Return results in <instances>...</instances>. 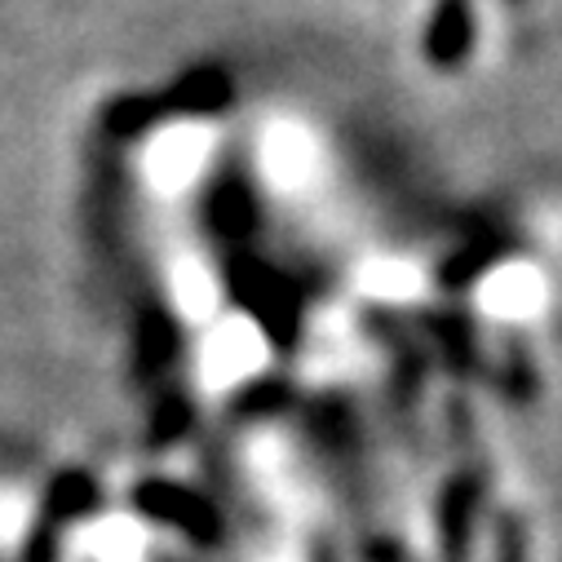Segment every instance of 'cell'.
I'll list each match as a JSON object with an SVG mask.
<instances>
[{
	"instance_id": "obj_1",
	"label": "cell",
	"mask_w": 562,
	"mask_h": 562,
	"mask_svg": "<svg viewBox=\"0 0 562 562\" xmlns=\"http://www.w3.org/2000/svg\"><path fill=\"white\" fill-rule=\"evenodd\" d=\"M133 505H137V514H147V518H156V522H165V527H178V531H187V536L200 540V544H213V540L222 536L217 509H213L204 496H195V492H187V487H178V483H169V479L137 483V487H133Z\"/></svg>"
},
{
	"instance_id": "obj_2",
	"label": "cell",
	"mask_w": 562,
	"mask_h": 562,
	"mask_svg": "<svg viewBox=\"0 0 562 562\" xmlns=\"http://www.w3.org/2000/svg\"><path fill=\"white\" fill-rule=\"evenodd\" d=\"M479 505H483V479L474 470H461L457 479H448V487L439 496V544H443V562H465L470 558Z\"/></svg>"
},
{
	"instance_id": "obj_3",
	"label": "cell",
	"mask_w": 562,
	"mask_h": 562,
	"mask_svg": "<svg viewBox=\"0 0 562 562\" xmlns=\"http://www.w3.org/2000/svg\"><path fill=\"white\" fill-rule=\"evenodd\" d=\"M474 54V0H439L426 27V63L439 71L465 67Z\"/></svg>"
},
{
	"instance_id": "obj_4",
	"label": "cell",
	"mask_w": 562,
	"mask_h": 562,
	"mask_svg": "<svg viewBox=\"0 0 562 562\" xmlns=\"http://www.w3.org/2000/svg\"><path fill=\"white\" fill-rule=\"evenodd\" d=\"M231 98H235L231 76L217 67H204V71L182 76V85L169 93V106L173 115H209V111H222Z\"/></svg>"
},
{
	"instance_id": "obj_5",
	"label": "cell",
	"mask_w": 562,
	"mask_h": 562,
	"mask_svg": "<svg viewBox=\"0 0 562 562\" xmlns=\"http://www.w3.org/2000/svg\"><path fill=\"white\" fill-rule=\"evenodd\" d=\"M93 505H98V483H93L89 474L71 470V474H58V479L49 483V496H45V514H41V518H49L54 527H63V522H71V518L93 514Z\"/></svg>"
},
{
	"instance_id": "obj_6",
	"label": "cell",
	"mask_w": 562,
	"mask_h": 562,
	"mask_svg": "<svg viewBox=\"0 0 562 562\" xmlns=\"http://www.w3.org/2000/svg\"><path fill=\"white\" fill-rule=\"evenodd\" d=\"M165 115H173V106H169V93H128V98H115L111 106H106V133H115V137H137L143 128H151L156 120H165Z\"/></svg>"
},
{
	"instance_id": "obj_7",
	"label": "cell",
	"mask_w": 562,
	"mask_h": 562,
	"mask_svg": "<svg viewBox=\"0 0 562 562\" xmlns=\"http://www.w3.org/2000/svg\"><path fill=\"white\" fill-rule=\"evenodd\" d=\"M173 346H178V328L160 311L143 315V333H137V363H143V372H160L173 359Z\"/></svg>"
},
{
	"instance_id": "obj_8",
	"label": "cell",
	"mask_w": 562,
	"mask_h": 562,
	"mask_svg": "<svg viewBox=\"0 0 562 562\" xmlns=\"http://www.w3.org/2000/svg\"><path fill=\"white\" fill-rule=\"evenodd\" d=\"M531 544H527V522L518 514H501L496 518V562H527Z\"/></svg>"
}]
</instances>
